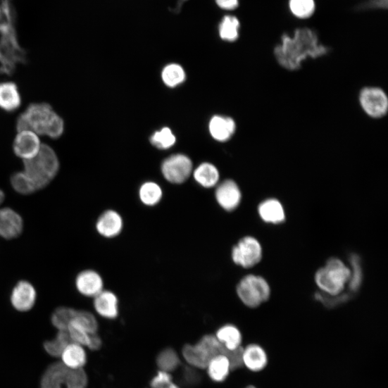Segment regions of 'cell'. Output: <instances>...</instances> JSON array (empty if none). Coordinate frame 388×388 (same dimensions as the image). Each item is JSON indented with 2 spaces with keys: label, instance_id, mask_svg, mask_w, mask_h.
<instances>
[{
  "label": "cell",
  "instance_id": "1",
  "mask_svg": "<svg viewBox=\"0 0 388 388\" xmlns=\"http://www.w3.org/2000/svg\"><path fill=\"white\" fill-rule=\"evenodd\" d=\"M330 49L323 45L316 32L308 27L295 30L290 37L284 34L281 42L274 49L278 63L290 70H297L308 58H316L326 55Z\"/></svg>",
  "mask_w": 388,
  "mask_h": 388
},
{
  "label": "cell",
  "instance_id": "2",
  "mask_svg": "<svg viewBox=\"0 0 388 388\" xmlns=\"http://www.w3.org/2000/svg\"><path fill=\"white\" fill-rule=\"evenodd\" d=\"M24 173L27 175L37 191L47 187L56 178L60 162L55 151L42 144L39 154L34 158L23 161Z\"/></svg>",
  "mask_w": 388,
  "mask_h": 388
},
{
  "label": "cell",
  "instance_id": "3",
  "mask_svg": "<svg viewBox=\"0 0 388 388\" xmlns=\"http://www.w3.org/2000/svg\"><path fill=\"white\" fill-rule=\"evenodd\" d=\"M14 20L0 23V75L11 76L19 64H26L27 53L20 46Z\"/></svg>",
  "mask_w": 388,
  "mask_h": 388
},
{
  "label": "cell",
  "instance_id": "4",
  "mask_svg": "<svg viewBox=\"0 0 388 388\" xmlns=\"http://www.w3.org/2000/svg\"><path fill=\"white\" fill-rule=\"evenodd\" d=\"M89 377L85 369L69 370L60 361L50 365L44 371L40 388H87Z\"/></svg>",
  "mask_w": 388,
  "mask_h": 388
},
{
  "label": "cell",
  "instance_id": "5",
  "mask_svg": "<svg viewBox=\"0 0 388 388\" xmlns=\"http://www.w3.org/2000/svg\"><path fill=\"white\" fill-rule=\"evenodd\" d=\"M351 270L337 258H331L315 275L317 286L327 294L337 297L350 280Z\"/></svg>",
  "mask_w": 388,
  "mask_h": 388
},
{
  "label": "cell",
  "instance_id": "6",
  "mask_svg": "<svg viewBox=\"0 0 388 388\" xmlns=\"http://www.w3.org/2000/svg\"><path fill=\"white\" fill-rule=\"evenodd\" d=\"M55 111L46 102L32 103L18 118V132L29 130L38 135H45L51 118Z\"/></svg>",
  "mask_w": 388,
  "mask_h": 388
},
{
  "label": "cell",
  "instance_id": "7",
  "mask_svg": "<svg viewBox=\"0 0 388 388\" xmlns=\"http://www.w3.org/2000/svg\"><path fill=\"white\" fill-rule=\"evenodd\" d=\"M240 301L250 308H256L268 301L270 289L268 282L262 277L249 275L239 282L236 289Z\"/></svg>",
  "mask_w": 388,
  "mask_h": 388
},
{
  "label": "cell",
  "instance_id": "8",
  "mask_svg": "<svg viewBox=\"0 0 388 388\" xmlns=\"http://www.w3.org/2000/svg\"><path fill=\"white\" fill-rule=\"evenodd\" d=\"M262 256L260 242L251 236L242 238L232 251L233 262L244 268H251L256 265L261 261Z\"/></svg>",
  "mask_w": 388,
  "mask_h": 388
},
{
  "label": "cell",
  "instance_id": "9",
  "mask_svg": "<svg viewBox=\"0 0 388 388\" xmlns=\"http://www.w3.org/2000/svg\"><path fill=\"white\" fill-rule=\"evenodd\" d=\"M165 180L173 184L186 182L193 173L192 161L184 155H175L167 158L161 167Z\"/></svg>",
  "mask_w": 388,
  "mask_h": 388
},
{
  "label": "cell",
  "instance_id": "10",
  "mask_svg": "<svg viewBox=\"0 0 388 388\" xmlns=\"http://www.w3.org/2000/svg\"><path fill=\"white\" fill-rule=\"evenodd\" d=\"M361 104L364 111L373 118L386 115L388 110V99L384 92L377 87H366L360 95Z\"/></svg>",
  "mask_w": 388,
  "mask_h": 388
},
{
  "label": "cell",
  "instance_id": "11",
  "mask_svg": "<svg viewBox=\"0 0 388 388\" xmlns=\"http://www.w3.org/2000/svg\"><path fill=\"white\" fill-rule=\"evenodd\" d=\"M37 298V289L30 282L21 280L12 289L10 301L15 310L20 313H26L34 308Z\"/></svg>",
  "mask_w": 388,
  "mask_h": 388
},
{
  "label": "cell",
  "instance_id": "12",
  "mask_svg": "<svg viewBox=\"0 0 388 388\" xmlns=\"http://www.w3.org/2000/svg\"><path fill=\"white\" fill-rule=\"evenodd\" d=\"M95 229L101 237L113 239L122 233L124 229V220L118 211L107 209L97 218Z\"/></svg>",
  "mask_w": 388,
  "mask_h": 388
},
{
  "label": "cell",
  "instance_id": "13",
  "mask_svg": "<svg viewBox=\"0 0 388 388\" xmlns=\"http://www.w3.org/2000/svg\"><path fill=\"white\" fill-rule=\"evenodd\" d=\"M75 287L82 296L94 299L104 290V280L97 271L86 269L77 274Z\"/></svg>",
  "mask_w": 388,
  "mask_h": 388
},
{
  "label": "cell",
  "instance_id": "14",
  "mask_svg": "<svg viewBox=\"0 0 388 388\" xmlns=\"http://www.w3.org/2000/svg\"><path fill=\"white\" fill-rule=\"evenodd\" d=\"M42 145L39 135L32 131L24 130L18 132L13 147L15 156L25 161L37 156Z\"/></svg>",
  "mask_w": 388,
  "mask_h": 388
},
{
  "label": "cell",
  "instance_id": "15",
  "mask_svg": "<svg viewBox=\"0 0 388 388\" xmlns=\"http://www.w3.org/2000/svg\"><path fill=\"white\" fill-rule=\"evenodd\" d=\"M23 229L24 221L18 211L10 207L0 208V237L7 240L16 239Z\"/></svg>",
  "mask_w": 388,
  "mask_h": 388
},
{
  "label": "cell",
  "instance_id": "16",
  "mask_svg": "<svg viewBox=\"0 0 388 388\" xmlns=\"http://www.w3.org/2000/svg\"><path fill=\"white\" fill-rule=\"evenodd\" d=\"M119 299L112 291L104 289L93 299V306L98 315L104 320H115L120 313Z\"/></svg>",
  "mask_w": 388,
  "mask_h": 388
},
{
  "label": "cell",
  "instance_id": "17",
  "mask_svg": "<svg viewBox=\"0 0 388 388\" xmlns=\"http://www.w3.org/2000/svg\"><path fill=\"white\" fill-rule=\"evenodd\" d=\"M215 199L223 210L233 211L240 204L242 194L238 185L234 181L226 180L218 186Z\"/></svg>",
  "mask_w": 388,
  "mask_h": 388
},
{
  "label": "cell",
  "instance_id": "18",
  "mask_svg": "<svg viewBox=\"0 0 388 388\" xmlns=\"http://www.w3.org/2000/svg\"><path fill=\"white\" fill-rule=\"evenodd\" d=\"M59 361L69 370L85 369L87 361V352L85 346L70 342L63 351Z\"/></svg>",
  "mask_w": 388,
  "mask_h": 388
},
{
  "label": "cell",
  "instance_id": "19",
  "mask_svg": "<svg viewBox=\"0 0 388 388\" xmlns=\"http://www.w3.org/2000/svg\"><path fill=\"white\" fill-rule=\"evenodd\" d=\"M243 366L252 372H260L265 368L268 358L265 349L256 344H251L243 349Z\"/></svg>",
  "mask_w": 388,
  "mask_h": 388
},
{
  "label": "cell",
  "instance_id": "20",
  "mask_svg": "<svg viewBox=\"0 0 388 388\" xmlns=\"http://www.w3.org/2000/svg\"><path fill=\"white\" fill-rule=\"evenodd\" d=\"M21 103V95L15 82L0 83V109L13 113L20 107Z\"/></svg>",
  "mask_w": 388,
  "mask_h": 388
},
{
  "label": "cell",
  "instance_id": "21",
  "mask_svg": "<svg viewBox=\"0 0 388 388\" xmlns=\"http://www.w3.org/2000/svg\"><path fill=\"white\" fill-rule=\"evenodd\" d=\"M208 377L215 383H222L228 378L232 368L228 358L221 354L211 358L205 370Z\"/></svg>",
  "mask_w": 388,
  "mask_h": 388
},
{
  "label": "cell",
  "instance_id": "22",
  "mask_svg": "<svg viewBox=\"0 0 388 388\" xmlns=\"http://www.w3.org/2000/svg\"><path fill=\"white\" fill-rule=\"evenodd\" d=\"M261 219L268 223L280 224L286 219L285 211L280 202L275 199H267L258 208Z\"/></svg>",
  "mask_w": 388,
  "mask_h": 388
},
{
  "label": "cell",
  "instance_id": "23",
  "mask_svg": "<svg viewBox=\"0 0 388 388\" xmlns=\"http://www.w3.org/2000/svg\"><path fill=\"white\" fill-rule=\"evenodd\" d=\"M235 129V123L230 118L215 116L209 123L211 136L221 142L229 139L234 133Z\"/></svg>",
  "mask_w": 388,
  "mask_h": 388
},
{
  "label": "cell",
  "instance_id": "24",
  "mask_svg": "<svg viewBox=\"0 0 388 388\" xmlns=\"http://www.w3.org/2000/svg\"><path fill=\"white\" fill-rule=\"evenodd\" d=\"M196 182L201 187L211 189L215 187L220 181V173L213 164H201L193 173Z\"/></svg>",
  "mask_w": 388,
  "mask_h": 388
},
{
  "label": "cell",
  "instance_id": "25",
  "mask_svg": "<svg viewBox=\"0 0 388 388\" xmlns=\"http://www.w3.org/2000/svg\"><path fill=\"white\" fill-rule=\"evenodd\" d=\"M158 370L173 373L182 365V358L173 348L167 347L158 352L156 358Z\"/></svg>",
  "mask_w": 388,
  "mask_h": 388
},
{
  "label": "cell",
  "instance_id": "26",
  "mask_svg": "<svg viewBox=\"0 0 388 388\" xmlns=\"http://www.w3.org/2000/svg\"><path fill=\"white\" fill-rule=\"evenodd\" d=\"M215 335L220 343L228 350H234L242 346V333L233 325L228 324L220 327Z\"/></svg>",
  "mask_w": 388,
  "mask_h": 388
},
{
  "label": "cell",
  "instance_id": "27",
  "mask_svg": "<svg viewBox=\"0 0 388 388\" xmlns=\"http://www.w3.org/2000/svg\"><path fill=\"white\" fill-rule=\"evenodd\" d=\"M138 196L140 202L144 206L154 207L160 204L163 199V192L157 183L148 182L140 187Z\"/></svg>",
  "mask_w": 388,
  "mask_h": 388
},
{
  "label": "cell",
  "instance_id": "28",
  "mask_svg": "<svg viewBox=\"0 0 388 388\" xmlns=\"http://www.w3.org/2000/svg\"><path fill=\"white\" fill-rule=\"evenodd\" d=\"M181 358L190 368L198 370H204L208 363L196 344H185L182 350Z\"/></svg>",
  "mask_w": 388,
  "mask_h": 388
},
{
  "label": "cell",
  "instance_id": "29",
  "mask_svg": "<svg viewBox=\"0 0 388 388\" xmlns=\"http://www.w3.org/2000/svg\"><path fill=\"white\" fill-rule=\"evenodd\" d=\"M70 325L76 327L89 334H96L99 331V323L96 316L86 310H76L74 319Z\"/></svg>",
  "mask_w": 388,
  "mask_h": 388
},
{
  "label": "cell",
  "instance_id": "30",
  "mask_svg": "<svg viewBox=\"0 0 388 388\" xmlns=\"http://www.w3.org/2000/svg\"><path fill=\"white\" fill-rule=\"evenodd\" d=\"M70 342L72 341L67 331H58L54 338L44 343V349L49 356L59 359L63 351Z\"/></svg>",
  "mask_w": 388,
  "mask_h": 388
},
{
  "label": "cell",
  "instance_id": "31",
  "mask_svg": "<svg viewBox=\"0 0 388 388\" xmlns=\"http://www.w3.org/2000/svg\"><path fill=\"white\" fill-rule=\"evenodd\" d=\"M240 22L233 15L225 16L219 26L220 38L227 42H234L239 37Z\"/></svg>",
  "mask_w": 388,
  "mask_h": 388
},
{
  "label": "cell",
  "instance_id": "32",
  "mask_svg": "<svg viewBox=\"0 0 388 388\" xmlns=\"http://www.w3.org/2000/svg\"><path fill=\"white\" fill-rule=\"evenodd\" d=\"M76 310L68 306H61L56 308L51 316L53 327L57 331H67L74 319Z\"/></svg>",
  "mask_w": 388,
  "mask_h": 388
},
{
  "label": "cell",
  "instance_id": "33",
  "mask_svg": "<svg viewBox=\"0 0 388 388\" xmlns=\"http://www.w3.org/2000/svg\"><path fill=\"white\" fill-rule=\"evenodd\" d=\"M195 344L208 361L223 353V346L215 334H205Z\"/></svg>",
  "mask_w": 388,
  "mask_h": 388
},
{
  "label": "cell",
  "instance_id": "34",
  "mask_svg": "<svg viewBox=\"0 0 388 388\" xmlns=\"http://www.w3.org/2000/svg\"><path fill=\"white\" fill-rule=\"evenodd\" d=\"M289 8L291 13L296 18L308 19L315 13V0H289Z\"/></svg>",
  "mask_w": 388,
  "mask_h": 388
},
{
  "label": "cell",
  "instance_id": "35",
  "mask_svg": "<svg viewBox=\"0 0 388 388\" xmlns=\"http://www.w3.org/2000/svg\"><path fill=\"white\" fill-rule=\"evenodd\" d=\"M185 73L183 68L178 64H170L163 70L162 79L164 83L174 87L182 84L185 80Z\"/></svg>",
  "mask_w": 388,
  "mask_h": 388
},
{
  "label": "cell",
  "instance_id": "36",
  "mask_svg": "<svg viewBox=\"0 0 388 388\" xmlns=\"http://www.w3.org/2000/svg\"><path fill=\"white\" fill-rule=\"evenodd\" d=\"M11 184L12 188L21 195H30L37 192L23 170L12 175Z\"/></svg>",
  "mask_w": 388,
  "mask_h": 388
},
{
  "label": "cell",
  "instance_id": "37",
  "mask_svg": "<svg viewBox=\"0 0 388 388\" xmlns=\"http://www.w3.org/2000/svg\"><path fill=\"white\" fill-rule=\"evenodd\" d=\"M151 142L159 149H168L175 144V137L169 128L165 127L152 136Z\"/></svg>",
  "mask_w": 388,
  "mask_h": 388
},
{
  "label": "cell",
  "instance_id": "38",
  "mask_svg": "<svg viewBox=\"0 0 388 388\" xmlns=\"http://www.w3.org/2000/svg\"><path fill=\"white\" fill-rule=\"evenodd\" d=\"M351 264L353 271H351V277L349 281V288L351 291H358L362 282V269L360 258L357 256H352L351 258Z\"/></svg>",
  "mask_w": 388,
  "mask_h": 388
},
{
  "label": "cell",
  "instance_id": "39",
  "mask_svg": "<svg viewBox=\"0 0 388 388\" xmlns=\"http://www.w3.org/2000/svg\"><path fill=\"white\" fill-rule=\"evenodd\" d=\"M64 129L65 125L63 118L54 112L49 123L45 135L54 139H58L62 136Z\"/></svg>",
  "mask_w": 388,
  "mask_h": 388
},
{
  "label": "cell",
  "instance_id": "40",
  "mask_svg": "<svg viewBox=\"0 0 388 388\" xmlns=\"http://www.w3.org/2000/svg\"><path fill=\"white\" fill-rule=\"evenodd\" d=\"M243 349L244 347L242 346L234 350H228L223 346L222 354L228 358L232 371L244 367L242 361Z\"/></svg>",
  "mask_w": 388,
  "mask_h": 388
},
{
  "label": "cell",
  "instance_id": "41",
  "mask_svg": "<svg viewBox=\"0 0 388 388\" xmlns=\"http://www.w3.org/2000/svg\"><path fill=\"white\" fill-rule=\"evenodd\" d=\"M356 9L364 12L387 10V0H358Z\"/></svg>",
  "mask_w": 388,
  "mask_h": 388
},
{
  "label": "cell",
  "instance_id": "42",
  "mask_svg": "<svg viewBox=\"0 0 388 388\" xmlns=\"http://www.w3.org/2000/svg\"><path fill=\"white\" fill-rule=\"evenodd\" d=\"M173 382L171 373L158 370L150 382L151 388H164Z\"/></svg>",
  "mask_w": 388,
  "mask_h": 388
},
{
  "label": "cell",
  "instance_id": "43",
  "mask_svg": "<svg viewBox=\"0 0 388 388\" xmlns=\"http://www.w3.org/2000/svg\"><path fill=\"white\" fill-rule=\"evenodd\" d=\"M219 8L225 11L236 10L239 5V0H215Z\"/></svg>",
  "mask_w": 388,
  "mask_h": 388
},
{
  "label": "cell",
  "instance_id": "44",
  "mask_svg": "<svg viewBox=\"0 0 388 388\" xmlns=\"http://www.w3.org/2000/svg\"><path fill=\"white\" fill-rule=\"evenodd\" d=\"M102 344V339L99 334H94L91 336L90 342L87 349L96 351L101 348Z\"/></svg>",
  "mask_w": 388,
  "mask_h": 388
},
{
  "label": "cell",
  "instance_id": "45",
  "mask_svg": "<svg viewBox=\"0 0 388 388\" xmlns=\"http://www.w3.org/2000/svg\"><path fill=\"white\" fill-rule=\"evenodd\" d=\"M5 199H6V195L4 192L0 189V208H2V204H4Z\"/></svg>",
  "mask_w": 388,
  "mask_h": 388
},
{
  "label": "cell",
  "instance_id": "46",
  "mask_svg": "<svg viewBox=\"0 0 388 388\" xmlns=\"http://www.w3.org/2000/svg\"><path fill=\"white\" fill-rule=\"evenodd\" d=\"M164 388H182L179 384L175 383L174 382L166 386Z\"/></svg>",
  "mask_w": 388,
  "mask_h": 388
},
{
  "label": "cell",
  "instance_id": "47",
  "mask_svg": "<svg viewBox=\"0 0 388 388\" xmlns=\"http://www.w3.org/2000/svg\"><path fill=\"white\" fill-rule=\"evenodd\" d=\"M245 388H257V387L254 385H249L248 387H246Z\"/></svg>",
  "mask_w": 388,
  "mask_h": 388
}]
</instances>
